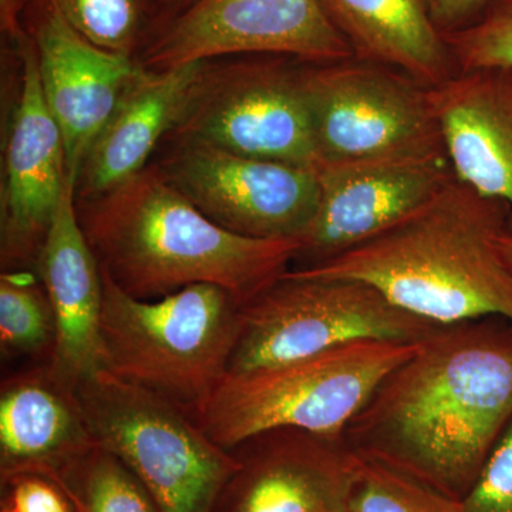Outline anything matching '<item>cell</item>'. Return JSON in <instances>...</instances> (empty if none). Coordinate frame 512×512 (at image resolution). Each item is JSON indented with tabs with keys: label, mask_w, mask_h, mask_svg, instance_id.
<instances>
[{
	"label": "cell",
	"mask_w": 512,
	"mask_h": 512,
	"mask_svg": "<svg viewBox=\"0 0 512 512\" xmlns=\"http://www.w3.org/2000/svg\"><path fill=\"white\" fill-rule=\"evenodd\" d=\"M53 2L76 32L107 52L137 59L150 36V0Z\"/></svg>",
	"instance_id": "obj_22"
},
{
	"label": "cell",
	"mask_w": 512,
	"mask_h": 512,
	"mask_svg": "<svg viewBox=\"0 0 512 512\" xmlns=\"http://www.w3.org/2000/svg\"><path fill=\"white\" fill-rule=\"evenodd\" d=\"M32 0H0V28L10 42H15L20 36L25 35L26 10Z\"/></svg>",
	"instance_id": "obj_29"
},
{
	"label": "cell",
	"mask_w": 512,
	"mask_h": 512,
	"mask_svg": "<svg viewBox=\"0 0 512 512\" xmlns=\"http://www.w3.org/2000/svg\"><path fill=\"white\" fill-rule=\"evenodd\" d=\"M73 390L93 443L130 468L158 512H211L241 468L190 413L107 369Z\"/></svg>",
	"instance_id": "obj_6"
},
{
	"label": "cell",
	"mask_w": 512,
	"mask_h": 512,
	"mask_svg": "<svg viewBox=\"0 0 512 512\" xmlns=\"http://www.w3.org/2000/svg\"><path fill=\"white\" fill-rule=\"evenodd\" d=\"M440 328L365 282L288 271L242 303L229 373L281 365L360 340L416 343Z\"/></svg>",
	"instance_id": "obj_8"
},
{
	"label": "cell",
	"mask_w": 512,
	"mask_h": 512,
	"mask_svg": "<svg viewBox=\"0 0 512 512\" xmlns=\"http://www.w3.org/2000/svg\"><path fill=\"white\" fill-rule=\"evenodd\" d=\"M319 202L301 239L306 266L365 244L454 180L446 150L316 167Z\"/></svg>",
	"instance_id": "obj_12"
},
{
	"label": "cell",
	"mask_w": 512,
	"mask_h": 512,
	"mask_svg": "<svg viewBox=\"0 0 512 512\" xmlns=\"http://www.w3.org/2000/svg\"><path fill=\"white\" fill-rule=\"evenodd\" d=\"M56 339L52 372L70 387L104 369L100 319L103 275L76 211V184H67L37 256Z\"/></svg>",
	"instance_id": "obj_15"
},
{
	"label": "cell",
	"mask_w": 512,
	"mask_h": 512,
	"mask_svg": "<svg viewBox=\"0 0 512 512\" xmlns=\"http://www.w3.org/2000/svg\"><path fill=\"white\" fill-rule=\"evenodd\" d=\"M443 36L458 73L512 69V0H495L473 25Z\"/></svg>",
	"instance_id": "obj_25"
},
{
	"label": "cell",
	"mask_w": 512,
	"mask_h": 512,
	"mask_svg": "<svg viewBox=\"0 0 512 512\" xmlns=\"http://www.w3.org/2000/svg\"><path fill=\"white\" fill-rule=\"evenodd\" d=\"M56 326L45 289L29 274L0 278V345L3 352L30 355L55 348Z\"/></svg>",
	"instance_id": "obj_23"
},
{
	"label": "cell",
	"mask_w": 512,
	"mask_h": 512,
	"mask_svg": "<svg viewBox=\"0 0 512 512\" xmlns=\"http://www.w3.org/2000/svg\"><path fill=\"white\" fill-rule=\"evenodd\" d=\"M76 211L101 272L144 301L208 284L244 303L288 272L302 249L299 239L242 237L220 227L153 165L107 194L76 200Z\"/></svg>",
	"instance_id": "obj_3"
},
{
	"label": "cell",
	"mask_w": 512,
	"mask_h": 512,
	"mask_svg": "<svg viewBox=\"0 0 512 512\" xmlns=\"http://www.w3.org/2000/svg\"><path fill=\"white\" fill-rule=\"evenodd\" d=\"M12 43L22 74L3 160L2 259L8 266L36 264L63 192L76 184L43 96L32 39L25 32Z\"/></svg>",
	"instance_id": "obj_13"
},
{
	"label": "cell",
	"mask_w": 512,
	"mask_h": 512,
	"mask_svg": "<svg viewBox=\"0 0 512 512\" xmlns=\"http://www.w3.org/2000/svg\"><path fill=\"white\" fill-rule=\"evenodd\" d=\"M431 94L454 177L507 205L512 235V69L457 73Z\"/></svg>",
	"instance_id": "obj_16"
},
{
	"label": "cell",
	"mask_w": 512,
	"mask_h": 512,
	"mask_svg": "<svg viewBox=\"0 0 512 512\" xmlns=\"http://www.w3.org/2000/svg\"><path fill=\"white\" fill-rule=\"evenodd\" d=\"M433 87L356 59L306 63L318 165L444 150Z\"/></svg>",
	"instance_id": "obj_9"
},
{
	"label": "cell",
	"mask_w": 512,
	"mask_h": 512,
	"mask_svg": "<svg viewBox=\"0 0 512 512\" xmlns=\"http://www.w3.org/2000/svg\"><path fill=\"white\" fill-rule=\"evenodd\" d=\"M348 42L353 59L400 70L427 87L456 76L457 67L427 0H318Z\"/></svg>",
	"instance_id": "obj_19"
},
{
	"label": "cell",
	"mask_w": 512,
	"mask_h": 512,
	"mask_svg": "<svg viewBox=\"0 0 512 512\" xmlns=\"http://www.w3.org/2000/svg\"><path fill=\"white\" fill-rule=\"evenodd\" d=\"M498 247H500L505 262H507L508 266L512 269V235L505 232L503 237L498 239Z\"/></svg>",
	"instance_id": "obj_31"
},
{
	"label": "cell",
	"mask_w": 512,
	"mask_h": 512,
	"mask_svg": "<svg viewBox=\"0 0 512 512\" xmlns=\"http://www.w3.org/2000/svg\"><path fill=\"white\" fill-rule=\"evenodd\" d=\"M352 451V450H350ZM353 453V451H352ZM345 512H461L460 501L407 471L353 453Z\"/></svg>",
	"instance_id": "obj_21"
},
{
	"label": "cell",
	"mask_w": 512,
	"mask_h": 512,
	"mask_svg": "<svg viewBox=\"0 0 512 512\" xmlns=\"http://www.w3.org/2000/svg\"><path fill=\"white\" fill-rule=\"evenodd\" d=\"M461 512H512V421L470 490L460 500Z\"/></svg>",
	"instance_id": "obj_26"
},
{
	"label": "cell",
	"mask_w": 512,
	"mask_h": 512,
	"mask_svg": "<svg viewBox=\"0 0 512 512\" xmlns=\"http://www.w3.org/2000/svg\"><path fill=\"white\" fill-rule=\"evenodd\" d=\"M101 275L104 369L194 416L229 373L242 302L208 284L144 301Z\"/></svg>",
	"instance_id": "obj_5"
},
{
	"label": "cell",
	"mask_w": 512,
	"mask_h": 512,
	"mask_svg": "<svg viewBox=\"0 0 512 512\" xmlns=\"http://www.w3.org/2000/svg\"><path fill=\"white\" fill-rule=\"evenodd\" d=\"M512 421V323L443 326L420 340L349 424L353 453L460 501Z\"/></svg>",
	"instance_id": "obj_1"
},
{
	"label": "cell",
	"mask_w": 512,
	"mask_h": 512,
	"mask_svg": "<svg viewBox=\"0 0 512 512\" xmlns=\"http://www.w3.org/2000/svg\"><path fill=\"white\" fill-rule=\"evenodd\" d=\"M84 467V508L86 512H158L153 497L130 468L94 444L80 458Z\"/></svg>",
	"instance_id": "obj_24"
},
{
	"label": "cell",
	"mask_w": 512,
	"mask_h": 512,
	"mask_svg": "<svg viewBox=\"0 0 512 512\" xmlns=\"http://www.w3.org/2000/svg\"><path fill=\"white\" fill-rule=\"evenodd\" d=\"M431 18L443 35L477 22L495 0H427Z\"/></svg>",
	"instance_id": "obj_28"
},
{
	"label": "cell",
	"mask_w": 512,
	"mask_h": 512,
	"mask_svg": "<svg viewBox=\"0 0 512 512\" xmlns=\"http://www.w3.org/2000/svg\"><path fill=\"white\" fill-rule=\"evenodd\" d=\"M3 512H6V511H3Z\"/></svg>",
	"instance_id": "obj_32"
},
{
	"label": "cell",
	"mask_w": 512,
	"mask_h": 512,
	"mask_svg": "<svg viewBox=\"0 0 512 512\" xmlns=\"http://www.w3.org/2000/svg\"><path fill=\"white\" fill-rule=\"evenodd\" d=\"M94 447L69 384L49 370L15 377L0 394V454L6 473L74 466Z\"/></svg>",
	"instance_id": "obj_20"
},
{
	"label": "cell",
	"mask_w": 512,
	"mask_h": 512,
	"mask_svg": "<svg viewBox=\"0 0 512 512\" xmlns=\"http://www.w3.org/2000/svg\"><path fill=\"white\" fill-rule=\"evenodd\" d=\"M417 346L360 340L281 365L229 373L192 417L228 451L279 430L343 441L379 384Z\"/></svg>",
	"instance_id": "obj_4"
},
{
	"label": "cell",
	"mask_w": 512,
	"mask_h": 512,
	"mask_svg": "<svg viewBox=\"0 0 512 512\" xmlns=\"http://www.w3.org/2000/svg\"><path fill=\"white\" fill-rule=\"evenodd\" d=\"M191 2H194V0H150L151 6H154L160 12L163 22L183 10Z\"/></svg>",
	"instance_id": "obj_30"
},
{
	"label": "cell",
	"mask_w": 512,
	"mask_h": 512,
	"mask_svg": "<svg viewBox=\"0 0 512 512\" xmlns=\"http://www.w3.org/2000/svg\"><path fill=\"white\" fill-rule=\"evenodd\" d=\"M165 141L318 167L306 63L276 55L207 60Z\"/></svg>",
	"instance_id": "obj_7"
},
{
	"label": "cell",
	"mask_w": 512,
	"mask_h": 512,
	"mask_svg": "<svg viewBox=\"0 0 512 512\" xmlns=\"http://www.w3.org/2000/svg\"><path fill=\"white\" fill-rule=\"evenodd\" d=\"M262 446L232 477L231 512H343L353 453L343 441L295 430L259 436Z\"/></svg>",
	"instance_id": "obj_18"
},
{
	"label": "cell",
	"mask_w": 512,
	"mask_h": 512,
	"mask_svg": "<svg viewBox=\"0 0 512 512\" xmlns=\"http://www.w3.org/2000/svg\"><path fill=\"white\" fill-rule=\"evenodd\" d=\"M150 165L220 227L259 239H301L319 202L316 168L165 141Z\"/></svg>",
	"instance_id": "obj_11"
},
{
	"label": "cell",
	"mask_w": 512,
	"mask_h": 512,
	"mask_svg": "<svg viewBox=\"0 0 512 512\" xmlns=\"http://www.w3.org/2000/svg\"><path fill=\"white\" fill-rule=\"evenodd\" d=\"M6 512H72L59 490L42 478L20 477L10 493Z\"/></svg>",
	"instance_id": "obj_27"
},
{
	"label": "cell",
	"mask_w": 512,
	"mask_h": 512,
	"mask_svg": "<svg viewBox=\"0 0 512 512\" xmlns=\"http://www.w3.org/2000/svg\"><path fill=\"white\" fill-rule=\"evenodd\" d=\"M343 512H345V511H343Z\"/></svg>",
	"instance_id": "obj_33"
},
{
	"label": "cell",
	"mask_w": 512,
	"mask_h": 512,
	"mask_svg": "<svg viewBox=\"0 0 512 512\" xmlns=\"http://www.w3.org/2000/svg\"><path fill=\"white\" fill-rule=\"evenodd\" d=\"M249 55L312 64L353 57L318 0H194L160 23L137 60L147 70H168Z\"/></svg>",
	"instance_id": "obj_10"
},
{
	"label": "cell",
	"mask_w": 512,
	"mask_h": 512,
	"mask_svg": "<svg viewBox=\"0 0 512 512\" xmlns=\"http://www.w3.org/2000/svg\"><path fill=\"white\" fill-rule=\"evenodd\" d=\"M508 218L503 202L454 178L365 244L289 272L365 282L404 311L437 325L487 318L512 323V269L498 247Z\"/></svg>",
	"instance_id": "obj_2"
},
{
	"label": "cell",
	"mask_w": 512,
	"mask_h": 512,
	"mask_svg": "<svg viewBox=\"0 0 512 512\" xmlns=\"http://www.w3.org/2000/svg\"><path fill=\"white\" fill-rule=\"evenodd\" d=\"M25 18L43 96L62 131L67 170L76 183L94 138L144 67L136 57L107 52L84 39L53 0H32Z\"/></svg>",
	"instance_id": "obj_14"
},
{
	"label": "cell",
	"mask_w": 512,
	"mask_h": 512,
	"mask_svg": "<svg viewBox=\"0 0 512 512\" xmlns=\"http://www.w3.org/2000/svg\"><path fill=\"white\" fill-rule=\"evenodd\" d=\"M204 62L138 74L94 138L76 181V200L107 194L151 163L177 126Z\"/></svg>",
	"instance_id": "obj_17"
}]
</instances>
